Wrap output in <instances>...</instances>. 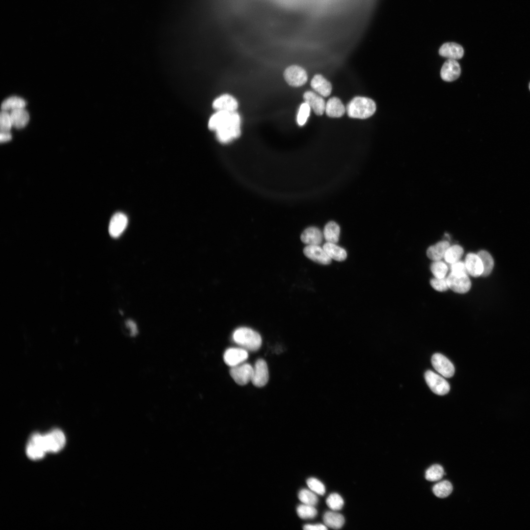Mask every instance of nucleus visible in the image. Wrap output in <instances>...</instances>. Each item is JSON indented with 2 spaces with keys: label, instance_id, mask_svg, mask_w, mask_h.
<instances>
[{
  "label": "nucleus",
  "instance_id": "1",
  "mask_svg": "<svg viewBox=\"0 0 530 530\" xmlns=\"http://www.w3.org/2000/svg\"><path fill=\"white\" fill-rule=\"evenodd\" d=\"M376 110V104L371 99L355 97L347 104L346 111L351 118L366 119L372 116Z\"/></svg>",
  "mask_w": 530,
  "mask_h": 530
},
{
  "label": "nucleus",
  "instance_id": "2",
  "mask_svg": "<svg viewBox=\"0 0 530 530\" xmlns=\"http://www.w3.org/2000/svg\"><path fill=\"white\" fill-rule=\"evenodd\" d=\"M233 339L242 348L250 351L258 350L262 344L260 334L247 327H240L235 330L233 334Z\"/></svg>",
  "mask_w": 530,
  "mask_h": 530
},
{
  "label": "nucleus",
  "instance_id": "3",
  "mask_svg": "<svg viewBox=\"0 0 530 530\" xmlns=\"http://www.w3.org/2000/svg\"><path fill=\"white\" fill-rule=\"evenodd\" d=\"M240 118L236 111L232 112L230 118L215 131L218 140L227 143L238 138L240 134Z\"/></svg>",
  "mask_w": 530,
  "mask_h": 530
},
{
  "label": "nucleus",
  "instance_id": "4",
  "mask_svg": "<svg viewBox=\"0 0 530 530\" xmlns=\"http://www.w3.org/2000/svg\"><path fill=\"white\" fill-rule=\"evenodd\" d=\"M27 457L32 460L43 458L47 452L44 441L43 434L34 433L29 437L26 450Z\"/></svg>",
  "mask_w": 530,
  "mask_h": 530
},
{
  "label": "nucleus",
  "instance_id": "5",
  "mask_svg": "<svg viewBox=\"0 0 530 530\" xmlns=\"http://www.w3.org/2000/svg\"><path fill=\"white\" fill-rule=\"evenodd\" d=\"M43 438L47 452H58L64 448L66 443L65 436L58 428H54L43 434Z\"/></svg>",
  "mask_w": 530,
  "mask_h": 530
},
{
  "label": "nucleus",
  "instance_id": "6",
  "mask_svg": "<svg viewBox=\"0 0 530 530\" xmlns=\"http://www.w3.org/2000/svg\"><path fill=\"white\" fill-rule=\"evenodd\" d=\"M467 274L451 272L447 278L449 288L459 293L468 292L471 287V282Z\"/></svg>",
  "mask_w": 530,
  "mask_h": 530
},
{
  "label": "nucleus",
  "instance_id": "7",
  "mask_svg": "<svg viewBox=\"0 0 530 530\" xmlns=\"http://www.w3.org/2000/svg\"><path fill=\"white\" fill-rule=\"evenodd\" d=\"M426 382L431 390L438 395H444L450 391L449 383L443 377L428 370L424 374Z\"/></svg>",
  "mask_w": 530,
  "mask_h": 530
},
{
  "label": "nucleus",
  "instance_id": "8",
  "mask_svg": "<svg viewBox=\"0 0 530 530\" xmlns=\"http://www.w3.org/2000/svg\"><path fill=\"white\" fill-rule=\"evenodd\" d=\"M284 77L289 85L295 87L304 85L308 80L306 71L297 65L288 67L284 73Z\"/></svg>",
  "mask_w": 530,
  "mask_h": 530
},
{
  "label": "nucleus",
  "instance_id": "9",
  "mask_svg": "<svg viewBox=\"0 0 530 530\" xmlns=\"http://www.w3.org/2000/svg\"><path fill=\"white\" fill-rule=\"evenodd\" d=\"M229 372L236 383L239 385H245L251 381L253 367L248 363H242L231 367Z\"/></svg>",
  "mask_w": 530,
  "mask_h": 530
},
{
  "label": "nucleus",
  "instance_id": "10",
  "mask_svg": "<svg viewBox=\"0 0 530 530\" xmlns=\"http://www.w3.org/2000/svg\"><path fill=\"white\" fill-rule=\"evenodd\" d=\"M431 363L435 370L446 377H452L454 373V367L451 362L440 353H435L431 358Z\"/></svg>",
  "mask_w": 530,
  "mask_h": 530
},
{
  "label": "nucleus",
  "instance_id": "11",
  "mask_svg": "<svg viewBox=\"0 0 530 530\" xmlns=\"http://www.w3.org/2000/svg\"><path fill=\"white\" fill-rule=\"evenodd\" d=\"M269 378L267 365L263 359H259L256 362L253 367V373L251 379L253 384L257 387H262L266 385Z\"/></svg>",
  "mask_w": 530,
  "mask_h": 530
},
{
  "label": "nucleus",
  "instance_id": "12",
  "mask_svg": "<svg viewBox=\"0 0 530 530\" xmlns=\"http://www.w3.org/2000/svg\"><path fill=\"white\" fill-rule=\"evenodd\" d=\"M304 255L313 261L323 265H329L331 259L319 245H308L303 249Z\"/></svg>",
  "mask_w": 530,
  "mask_h": 530
},
{
  "label": "nucleus",
  "instance_id": "13",
  "mask_svg": "<svg viewBox=\"0 0 530 530\" xmlns=\"http://www.w3.org/2000/svg\"><path fill=\"white\" fill-rule=\"evenodd\" d=\"M248 356L247 350L241 347H231L228 348L224 352L223 359L224 362L231 367L242 364Z\"/></svg>",
  "mask_w": 530,
  "mask_h": 530
},
{
  "label": "nucleus",
  "instance_id": "14",
  "mask_svg": "<svg viewBox=\"0 0 530 530\" xmlns=\"http://www.w3.org/2000/svg\"><path fill=\"white\" fill-rule=\"evenodd\" d=\"M127 216L122 212H117L111 217L108 227L109 235L113 238L119 237L125 231L128 225Z\"/></svg>",
  "mask_w": 530,
  "mask_h": 530
},
{
  "label": "nucleus",
  "instance_id": "15",
  "mask_svg": "<svg viewBox=\"0 0 530 530\" xmlns=\"http://www.w3.org/2000/svg\"><path fill=\"white\" fill-rule=\"evenodd\" d=\"M461 68L458 62L448 59L443 64L440 72L441 78L446 81H452L460 76Z\"/></svg>",
  "mask_w": 530,
  "mask_h": 530
},
{
  "label": "nucleus",
  "instance_id": "16",
  "mask_svg": "<svg viewBox=\"0 0 530 530\" xmlns=\"http://www.w3.org/2000/svg\"><path fill=\"white\" fill-rule=\"evenodd\" d=\"M303 99L317 115L323 114L326 103L322 97L313 91H308L304 93Z\"/></svg>",
  "mask_w": 530,
  "mask_h": 530
},
{
  "label": "nucleus",
  "instance_id": "17",
  "mask_svg": "<svg viewBox=\"0 0 530 530\" xmlns=\"http://www.w3.org/2000/svg\"><path fill=\"white\" fill-rule=\"evenodd\" d=\"M212 107L217 111H236L238 107L237 100L229 94H224L215 99Z\"/></svg>",
  "mask_w": 530,
  "mask_h": 530
},
{
  "label": "nucleus",
  "instance_id": "18",
  "mask_svg": "<svg viewBox=\"0 0 530 530\" xmlns=\"http://www.w3.org/2000/svg\"><path fill=\"white\" fill-rule=\"evenodd\" d=\"M468 273L477 277L482 275L483 265L481 261L477 254L470 253L468 254L465 261Z\"/></svg>",
  "mask_w": 530,
  "mask_h": 530
},
{
  "label": "nucleus",
  "instance_id": "19",
  "mask_svg": "<svg viewBox=\"0 0 530 530\" xmlns=\"http://www.w3.org/2000/svg\"><path fill=\"white\" fill-rule=\"evenodd\" d=\"M439 54L442 56L451 59H459L464 54V50L461 46L455 43H446L439 49Z\"/></svg>",
  "mask_w": 530,
  "mask_h": 530
},
{
  "label": "nucleus",
  "instance_id": "20",
  "mask_svg": "<svg viewBox=\"0 0 530 530\" xmlns=\"http://www.w3.org/2000/svg\"><path fill=\"white\" fill-rule=\"evenodd\" d=\"M311 85L320 96L327 97L331 94V84L321 75H316L313 77L311 81Z\"/></svg>",
  "mask_w": 530,
  "mask_h": 530
},
{
  "label": "nucleus",
  "instance_id": "21",
  "mask_svg": "<svg viewBox=\"0 0 530 530\" xmlns=\"http://www.w3.org/2000/svg\"><path fill=\"white\" fill-rule=\"evenodd\" d=\"M345 110L344 105L338 98L332 97L326 103L325 112L329 117H340L344 114Z\"/></svg>",
  "mask_w": 530,
  "mask_h": 530
},
{
  "label": "nucleus",
  "instance_id": "22",
  "mask_svg": "<svg viewBox=\"0 0 530 530\" xmlns=\"http://www.w3.org/2000/svg\"><path fill=\"white\" fill-rule=\"evenodd\" d=\"M322 238L323 235L320 230L315 227L306 229L300 237L301 241L307 245H319L322 241Z\"/></svg>",
  "mask_w": 530,
  "mask_h": 530
},
{
  "label": "nucleus",
  "instance_id": "23",
  "mask_svg": "<svg viewBox=\"0 0 530 530\" xmlns=\"http://www.w3.org/2000/svg\"><path fill=\"white\" fill-rule=\"evenodd\" d=\"M450 246V244L448 241H440L428 248L426 251L427 256L434 261H439L444 258L446 252Z\"/></svg>",
  "mask_w": 530,
  "mask_h": 530
},
{
  "label": "nucleus",
  "instance_id": "24",
  "mask_svg": "<svg viewBox=\"0 0 530 530\" xmlns=\"http://www.w3.org/2000/svg\"><path fill=\"white\" fill-rule=\"evenodd\" d=\"M323 520L326 527L333 529L341 528L344 523L343 515L334 511L325 512L323 516Z\"/></svg>",
  "mask_w": 530,
  "mask_h": 530
},
{
  "label": "nucleus",
  "instance_id": "25",
  "mask_svg": "<svg viewBox=\"0 0 530 530\" xmlns=\"http://www.w3.org/2000/svg\"><path fill=\"white\" fill-rule=\"evenodd\" d=\"M10 115L12 126L17 129L25 127L29 119L28 113L24 108L12 110Z\"/></svg>",
  "mask_w": 530,
  "mask_h": 530
},
{
  "label": "nucleus",
  "instance_id": "26",
  "mask_svg": "<svg viewBox=\"0 0 530 530\" xmlns=\"http://www.w3.org/2000/svg\"><path fill=\"white\" fill-rule=\"evenodd\" d=\"M323 248L331 259L342 262L346 258V251L336 243L327 242L323 245Z\"/></svg>",
  "mask_w": 530,
  "mask_h": 530
},
{
  "label": "nucleus",
  "instance_id": "27",
  "mask_svg": "<svg viewBox=\"0 0 530 530\" xmlns=\"http://www.w3.org/2000/svg\"><path fill=\"white\" fill-rule=\"evenodd\" d=\"M340 228L334 221L327 223L324 228L323 236L327 242L336 243L339 238Z\"/></svg>",
  "mask_w": 530,
  "mask_h": 530
},
{
  "label": "nucleus",
  "instance_id": "28",
  "mask_svg": "<svg viewBox=\"0 0 530 530\" xmlns=\"http://www.w3.org/2000/svg\"><path fill=\"white\" fill-rule=\"evenodd\" d=\"M232 112L227 111H217L209 119V128L215 131L230 117Z\"/></svg>",
  "mask_w": 530,
  "mask_h": 530
},
{
  "label": "nucleus",
  "instance_id": "29",
  "mask_svg": "<svg viewBox=\"0 0 530 530\" xmlns=\"http://www.w3.org/2000/svg\"><path fill=\"white\" fill-rule=\"evenodd\" d=\"M25 101L21 98L12 96L4 100L1 105V108L2 110H13L19 108H23L26 106Z\"/></svg>",
  "mask_w": 530,
  "mask_h": 530
},
{
  "label": "nucleus",
  "instance_id": "30",
  "mask_svg": "<svg viewBox=\"0 0 530 530\" xmlns=\"http://www.w3.org/2000/svg\"><path fill=\"white\" fill-rule=\"evenodd\" d=\"M432 491L434 495L440 498L449 496L452 491V486L448 480H443L435 484Z\"/></svg>",
  "mask_w": 530,
  "mask_h": 530
},
{
  "label": "nucleus",
  "instance_id": "31",
  "mask_svg": "<svg viewBox=\"0 0 530 530\" xmlns=\"http://www.w3.org/2000/svg\"><path fill=\"white\" fill-rule=\"evenodd\" d=\"M477 254L480 258L483 265V270L481 275L487 276L491 273L493 268V259L491 255L485 250H481Z\"/></svg>",
  "mask_w": 530,
  "mask_h": 530
},
{
  "label": "nucleus",
  "instance_id": "32",
  "mask_svg": "<svg viewBox=\"0 0 530 530\" xmlns=\"http://www.w3.org/2000/svg\"><path fill=\"white\" fill-rule=\"evenodd\" d=\"M463 252L462 247L459 245L450 246L446 252L444 259L447 263L451 264L459 261Z\"/></svg>",
  "mask_w": 530,
  "mask_h": 530
},
{
  "label": "nucleus",
  "instance_id": "33",
  "mask_svg": "<svg viewBox=\"0 0 530 530\" xmlns=\"http://www.w3.org/2000/svg\"><path fill=\"white\" fill-rule=\"evenodd\" d=\"M444 474L442 466L439 464H434L426 471L425 477L428 481H435L441 479Z\"/></svg>",
  "mask_w": 530,
  "mask_h": 530
},
{
  "label": "nucleus",
  "instance_id": "34",
  "mask_svg": "<svg viewBox=\"0 0 530 530\" xmlns=\"http://www.w3.org/2000/svg\"><path fill=\"white\" fill-rule=\"evenodd\" d=\"M296 512L298 516L303 519L314 518L318 513L317 510L314 506L304 504H300L297 507Z\"/></svg>",
  "mask_w": 530,
  "mask_h": 530
},
{
  "label": "nucleus",
  "instance_id": "35",
  "mask_svg": "<svg viewBox=\"0 0 530 530\" xmlns=\"http://www.w3.org/2000/svg\"><path fill=\"white\" fill-rule=\"evenodd\" d=\"M299 500L304 504L315 506L318 502V498L311 490L302 489L298 493Z\"/></svg>",
  "mask_w": 530,
  "mask_h": 530
},
{
  "label": "nucleus",
  "instance_id": "36",
  "mask_svg": "<svg viewBox=\"0 0 530 530\" xmlns=\"http://www.w3.org/2000/svg\"><path fill=\"white\" fill-rule=\"evenodd\" d=\"M326 503L328 506L334 511L341 509L344 504L342 497L336 493L330 494L326 500Z\"/></svg>",
  "mask_w": 530,
  "mask_h": 530
},
{
  "label": "nucleus",
  "instance_id": "37",
  "mask_svg": "<svg viewBox=\"0 0 530 530\" xmlns=\"http://www.w3.org/2000/svg\"><path fill=\"white\" fill-rule=\"evenodd\" d=\"M430 269L435 277L441 278L446 276L448 268L446 264L439 261H435L430 266Z\"/></svg>",
  "mask_w": 530,
  "mask_h": 530
},
{
  "label": "nucleus",
  "instance_id": "38",
  "mask_svg": "<svg viewBox=\"0 0 530 530\" xmlns=\"http://www.w3.org/2000/svg\"><path fill=\"white\" fill-rule=\"evenodd\" d=\"M310 111L311 107L305 102L300 105L297 115V122L299 126H302L306 123Z\"/></svg>",
  "mask_w": 530,
  "mask_h": 530
},
{
  "label": "nucleus",
  "instance_id": "39",
  "mask_svg": "<svg viewBox=\"0 0 530 530\" xmlns=\"http://www.w3.org/2000/svg\"><path fill=\"white\" fill-rule=\"evenodd\" d=\"M309 488L316 494L323 495L325 492L324 484L318 479L315 477L309 478L307 480Z\"/></svg>",
  "mask_w": 530,
  "mask_h": 530
},
{
  "label": "nucleus",
  "instance_id": "40",
  "mask_svg": "<svg viewBox=\"0 0 530 530\" xmlns=\"http://www.w3.org/2000/svg\"><path fill=\"white\" fill-rule=\"evenodd\" d=\"M12 126V123L10 114L6 111L2 110L0 114V132H9Z\"/></svg>",
  "mask_w": 530,
  "mask_h": 530
},
{
  "label": "nucleus",
  "instance_id": "41",
  "mask_svg": "<svg viewBox=\"0 0 530 530\" xmlns=\"http://www.w3.org/2000/svg\"><path fill=\"white\" fill-rule=\"evenodd\" d=\"M430 283L432 287L439 292H444L449 288L447 278H434L430 280Z\"/></svg>",
  "mask_w": 530,
  "mask_h": 530
},
{
  "label": "nucleus",
  "instance_id": "42",
  "mask_svg": "<svg viewBox=\"0 0 530 530\" xmlns=\"http://www.w3.org/2000/svg\"><path fill=\"white\" fill-rule=\"evenodd\" d=\"M451 272L468 273L465 262L458 261L451 264Z\"/></svg>",
  "mask_w": 530,
  "mask_h": 530
},
{
  "label": "nucleus",
  "instance_id": "43",
  "mask_svg": "<svg viewBox=\"0 0 530 530\" xmlns=\"http://www.w3.org/2000/svg\"><path fill=\"white\" fill-rule=\"evenodd\" d=\"M127 328L130 330V334L132 336H135L138 333V329L135 323L130 319L126 322Z\"/></svg>",
  "mask_w": 530,
  "mask_h": 530
},
{
  "label": "nucleus",
  "instance_id": "44",
  "mask_svg": "<svg viewBox=\"0 0 530 530\" xmlns=\"http://www.w3.org/2000/svg\"><path fill=\"white\" fill-rule=\"evenodd\" d=\"M305 530H325L327 529L325 525L321 524H306L303 527Z\"/></svg>",
  "mask_w": 530,
  "mask_h": 530
},
{
  "label": "nucleus",
  "instance_id": "45",
  "mask_svg": "<svg viewBox=\"0 0 530 530\" xmlns=\"http://www.w3.org/2000/svg\"><path fill=\"white\" fill-rule=\"evenodd\" d=\"M11 134L9 132H0V142H5L11 139Z\"/></svg>",
  "mask_w": 530,
  "mask_h": 530
},
{
  "label": "nucleus",
  "instance_id": "46",
  "mask_svg": "<svg viewBox=\"0 0 530 530\" xmlns=\"http://www.w3.org/2000/svg\"></svg>",
  "mask_w": 530,
  "mask_h": 530
}]
</instances>
